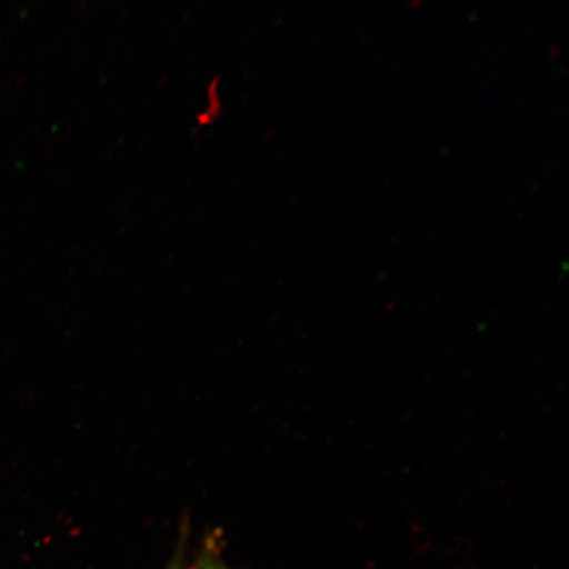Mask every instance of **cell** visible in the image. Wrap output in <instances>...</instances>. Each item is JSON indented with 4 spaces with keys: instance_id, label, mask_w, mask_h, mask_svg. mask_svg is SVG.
I'll list each match as a JSON object with an SVG mask.
<instances>
[{
    "instance_id": "1",
    "label": "cell",
    "mask_w": 569,
    "mask_h": 569,
    "mask_svg": "<svg viewBox=\"0 0 569 569\" xmlns=\"http://www.w3.org/2000/svg\"><path fill=\"white\" fill-rule=\"evenodd\" d=\"M191 569H231L223 559L222 546L217 537L210 536L204 539L202 550Z\"/></svg>"
},
{
    "instance_id": "2",
    "label": "cell",
    "mask_w": 569,
    "mask_h": 569,
    "mask_svg": "<svg viewBox=\"0 0 569 569\" xmlns=\"http://www.w3.org/2000/svg\"><path fill=\"white\" fill-rule=\"evenodd\" d=\"M189 528L188 526H182L180 532V539H178V545L176 552L173 555L172 560L168 565L167 569H191L187 565V551H188V538H189Z\"/></svg>"
}]
</instances>
